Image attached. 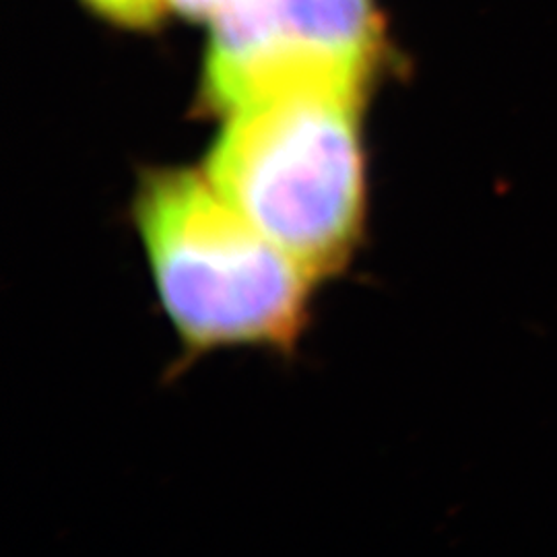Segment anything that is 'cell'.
I'll return each instance as SVG.
<instances>
[{
  "label": "cell",
  "mask_w": 557,
  "mask_h": 557,
  "mask_svg": "<svg viewBox=\"0 0 557 557\" xmlns=\"http://www.w3.org/2000/svg\"><path fill=\"white\" fill-rule=\"evenodd\" d=\"M213 23L200 100L223 116L292 89L366 96L386 60L372 0H248Z\"/></svg>",
  "instance_id": "3957f363"
},
{
  "label": "cell",
  "mask_w": 557,
  "mask_h": 557,
  "mask_svg": "<svg viewBox=\"0 0 557 557\" xmlns=\"http://www.w3.org/2000/svg\"><path fill=\"white\" fill-rule=\"evenodd\" d=\"M133 220L161 308L195 351L294 345L319 278L267 238L205 176L149 170Z\"/></svg>",
  "instance_id": "6da1fadb"
},
{
  "label": "cell",
  "mask_w": 557,
  "mask_h": 557,
  "mask_svg": "<svg viewBox=\"0 0 557 557\" xmlns=\"http://www.w3.org/2000/svg\"><path fill=\"white\" fill-rule=\"evenodd\" d=\"M180 13L195 20H220L248 0H170Z\"/></svg>",
  "instance_id": "5b68a950"
},
{
  "label": "cell",
  "mask_w": 557,
  "mask_h": 557,
  "mask_svg": "<svg viewBox=\"0 0 557 557\" xmlns=\"http://www.w3.org/2000/svg\"><path fill=\"white\" fill-rule=\"evenodd\" d=\"M361 103L335 89L250 101L225 114L202 165L246 220L317 278L341 271L363 234Z\"/></svg>",
  "instance_id": "7a4b0ae2"
},
{
  "label": "cell",
  "mask_w": 557,
  "mask_h": 557,
  "mask_svg": "<svg viewBox=\"0 0 557 557\" xmlns=\"http://www.w3.org/2000/svg\"><path fill=\"white\" fill-rule=\"evenodd\" d=\"M89 9L106 20L131 27L153 29L163 17V0H83Z\"/></svg>",
  "instance_id": "277c9868"
}]
</instances>
